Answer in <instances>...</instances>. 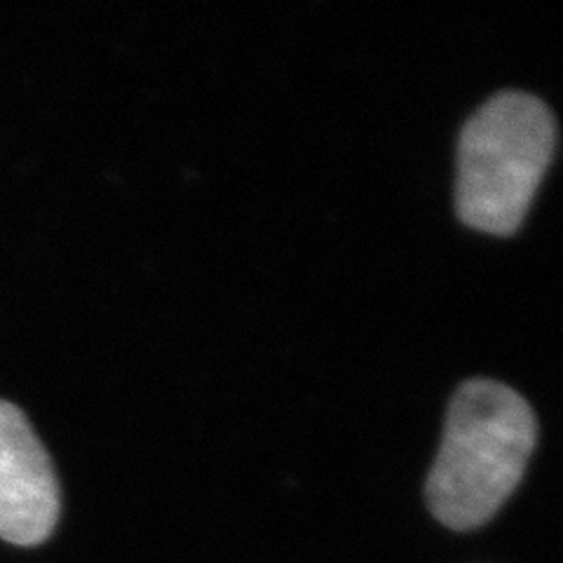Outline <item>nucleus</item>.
<instances>
[{"instance_id": "obj_1", "label": "nucleus", "mask_w": 563, "mask_h": 563, "mask_svg": "<svg viewBox=\"0 0 563 563\" xmlns=\"http://www.w3.org/2000/svg\"><path fill=\"white\" fill-rule=\"evenodd\" d=\"M536 439L533 409L512 387L496 380L461 385L428 477L432 515L455 531L496 517L521 484Z\"/></svg>"}, {"instance_id": "obj_2", "label": "nucleus", "mask_w": 563, "mask_h": 563, "mask_svg": "<svg viewBox=\"0 0 563 563\" xmlns=\"http://www.w3.org/2000/svg\"><path fill=\"white\" fill-rule=\"evenodd\" d=\"M556 122L548 106L523 92H500L463 128L457 144L455 209L488 235H512L548 174Z\"/></svg>"}, {"instance_id": "obj_3", "label": "nucleus", "mask_w": 563, "mask_h": 563, "mask_svg": "<svg viewBox=\"0 0 563 563\" xmlns=\"http://www.w3.org/2000/svg\"><path fill=\"white\" fill-rule=\"evenodd\" d=\"M59 482L43 442L14 404L0 399V538L45 542L59 521Z\"/></svg>"}]
</instances>
